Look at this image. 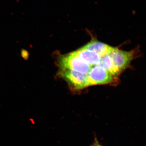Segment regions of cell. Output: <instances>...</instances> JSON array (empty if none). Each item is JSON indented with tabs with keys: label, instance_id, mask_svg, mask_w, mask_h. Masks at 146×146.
I'll list each match as a JSON object with an SVG mask.
<instances>
[{
	"label": "cell",
	"instance_id": "obj_7",
	"mask_svg": "<svg viewBox=\"0 0 146 146\" xmlns=\"http://www.w3.org/2000/svg\"><path fill=\"white\" fill-rule=\"evenodd\" d=\"M99 65L115 76H117L120 74V72L114 65L109 54L101 56Z\"/></svg>",
	"mask_w": 146,
	"mask_h": 146
},
{
	"label": "cell",
	"instance_id": "obj_3",
	"mask_svg": "<svg viewBox=\"0 0 146 146\" xmlns=\"http://www.w3.org/2000/svg\"><path fill=\"white\" fill-rule=\"evenodd\" d=\"M89 86L98 84H108L115 81L116 77L112 75L109 72L100 65L91 67L87 74Z\"/></svg>",
	"mask_w": 146,
	"mask_h": 146
},
{
	"label": "cell",
	"instance_id": "obj_5",
	"mask_svg": "<svg viewBox=\"0 0 146 146\" xmlns=\"http://www.w3.org/2000/svg\"><path fill=\"white\" fill-rule=\"evenodd\" d=\"M73 52L90 66L98 65L99 64L100 56L93 51L82 47Z\"/></svg>",
	"mask_w": 146,
	"mask_h": 146
},
{
	"label": "cell",
	"instance_id": "obj_1",
	"mask_svg": "<svg viewBox=\"0 0 146 146\" xmlns=\"http://www.w3.org/2000/svg\"><path fill=\"white\" fill-rule=\"evenodd\" d=\"M58 63L59 68H67L86 74L89 73L91 67L73 52L60 56Z\"/></svg>",
	"mask_w": 146,
	"mask_h": 146
},
{
	"label": "cell",
	"instance_id": "obj_2",
	"mask_svg": "<svg viewBox=\"0 0 146 146\" xmlns=\"http://www.w3.org/2000/svg\"><path fill=\"white\" fill-rule=\"evenodd\" d=\"M58 75L73 88L82 89L89 86L87 74L65 68H59Z\"/></svg>",
	"mask_w": 146,
	"mask_h": 146
},
{
	"label": "cell",
	"instance_id": "obj_8",
	"mask_svg": "<svg viewBox=\"0 0 146 146\" xmlns=\"http://www.w3.org/2000/svg\"><path fill=\"white\" fill-rule=\"evenodd\" d=\"M102 146L101 145H100L99 143L98 142H96V143H95V144H94V145H92V146Z\"/></svg>",
	"mask_w": 146,
	"mask_h": 146
},
{
	"label": "cell",
	"instance_id": "obj_6",
	"mask_svg": "<svg viewBox=\"0 0 146 146\" xmlns=\"http://www.w3.org/2000/svg\"><path fill=\"white\" fill-rule=\"evenodd\" d=\"M82 47L86 49L95 52L100 57L104 55L109 54L110 53L114 48V47L110 46L109 45L95 39H92Z\"/></svg>",
	"mask_w": 146,
	"mask_h": 146
},
{
	"label": "cell",
	"instance_id": "obj_4",
	"mask_svg": "<svg viewBox=\"0 0 146 146\" xmlns=\"http://www.w3.org/2000/svg\"><path fill=\"white\" fill-rule=\"evenodd\" d=\"M109 54L114 65L120 73L129 65L133 59L134 52L124 51L114 48Z\"/></svg>",
	"mask_w": 146,
	"mask_h": 146
}]
</instances>
